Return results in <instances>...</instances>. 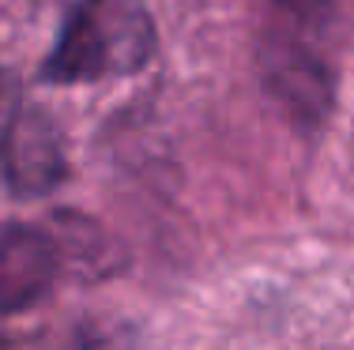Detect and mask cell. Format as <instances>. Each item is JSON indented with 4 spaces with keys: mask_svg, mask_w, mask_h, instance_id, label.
<instances>
[{
    "mask_svg": "<svg viewBox=\"0 0 354 350\" xmlns=\"http://www.w3.org/2000/svg\"><path fill=\"white\" fill-rule=\"evenodd\" d=\"M158 53V27L147 0H75L64 15L41 83L53 87H98L140 76Z\"/></svg>",
    "mask_w": 354,
    "mask_h": 350,
    "instance_id": "1",
    "label": "cell"
},
{
    "mask_svg": "<svg viewBox=\"0 0 354 350\" xmlns=\"http://www.w3.org/2000/svg\"><path fill=\"white\" fill-rule=\"evenodd\" d=\"M68 173L64 139L46 106L30 98L19 72L0 68V181L15 200L57 193Z\"/></svg>",
    "mask_w": 354,
    "mask_h": 350,
    "instance_id": "2",
    "label": "cell"
},
{
    "mask_svg": "<svg viewBox=\"0 0 354 350\" xmlns=\"http://www.w3.org/2000/svg\"><path fill=\"white\" fill-rule=\"evenodd\" d=\"M306 35L309 27H298V23L272 27V35L264 38V53H260V72H264V87L275 98V106L298 128L309 132L332 113L335 72L332 61Z\"/></svg>",
    "mask_w": 354,
    "mask_h": 350,
    "instance_id": "3",
    "label": "cell"
},
{
    "mask_svg": "<svg viewBox=\"0 0 354 350\" xmlns=\"http://www.w3.org/2000/svg\"><path fill=\"white\" fill-rule=\"evenodd\" d=\"M61 279V245L30 222H0V316L41 305Z\"/></svg>",
    "mask_w": 354,
    "mask_h": 350,
    "instance_id": "4",
    "label": "cell"
},
{
    "mask_svg": "<svg viewBox=\"0 0 354 350\" xmlns=\"http://www.w3.org/2000/svg\"><path fill=\"white\" fill-rule=\"evenodd\" d=\"M275 8L283 12L286 23H298V27H320L332 12V0H272Z\"/></svg>",
    "mask_w": 354,
    "mask_h": 350,
    "instance_id": "5",
    "label": "cell"
},
{
    "mask_svg": "<svg viewBox=\"0 0 354 350\" xmlns=\"http://www.w3.org/2000/svg\"><path fill=\"white\" fill-rule=\"evenodd\" d=\"M351 170H354V128H351Z\"/></svg>",
    "mask_w": 354,
    "mask_h": 350,
    "instance_id": "6",
    "label": "cell"
}]
</instances>
